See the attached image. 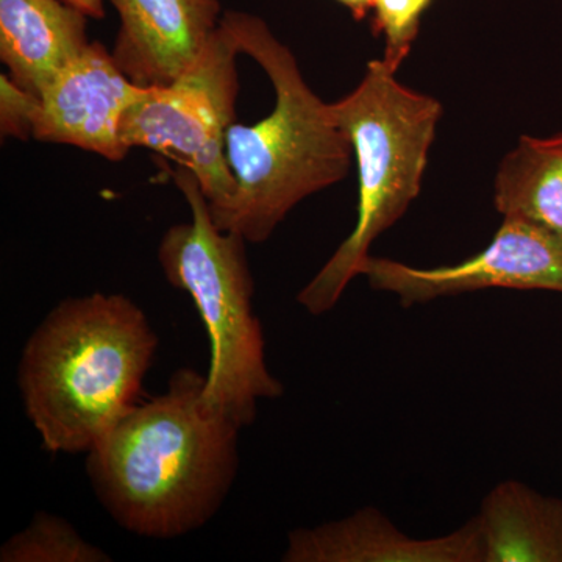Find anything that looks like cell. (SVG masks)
<instances>
[{
    "label": "cell",
    "mask_w": 562,
    "mask_h": 562,
    "mask_svg": "<svg viewBox=\"0 0 562 562\" xmlns=\"http://www.w3.org/2000/svg\"><path fill=\"white\" fill-rule=\"evenodd\" d=\"M203 387L202 373L179 369L168 390L136 403L87 453L92 490L125 531L180 538L224 505L243 428L206 405Z\"/></svg>",
    "instance_id": "cell-1"
},
{
    "label": "cell",
    "mask_w": 562,
    "mask_h": 562,
    "mask_svg": "<svg viewBox=\"0 0 562 562\" xmlns=\"http://www.w3.org/2000/svg\"><path fill=\"white\" fill-rule=\"evenodd\" d=\"M158 349L146 313L122 294L66 299L22 349L18 386L49 453H88L139 402Z\"/></svg>",
    "instance_id": "cell-2"
},
{
    "label": "cell",
    "mask_w": 562,
    "mask_h": 562,
    "mask_svg": "<svg viewBox=\"0 0 562 562\" xmlns=\"http://www.w3.org/2000/svg\"><path fill=\"white\" fill-rule=\"evenodd\" d=\"M221 22L271 80L276 106L257 124L228 127L225 154L236 191L211 216L221 231L262 244L299 203L347 179L353 149L330 103L310 88L295 55L260 16L232 10Z\"/></svg>",
    "instance_id": "cell-3"
},
{
    "label": "cell",
    "mask_w": 562,
    "mask_h": 562,
    "mask_svg": "<svg viewBox=\"0 0 562 562\" xmlns=\"http://www.w3.org/2000/svg\"><path fill=\"white\" fill-rule=\"evenodd\" d=\"M395 74L383 60H373L360 85L330 103L333 120L358 161V217L350 235L297 294L312 316L338 305L350 281L361 276L375 239L419 198L442 105L406 88Z\"/></svg>",
    "instance_id": "cell-4"
},
{
    "label": "cell",
    "mask_w": 562,
    "mask_h": 562,
    "mask_svg": "<svg viewBox=\"0 0 562 562\" xmlns=\"http://www.w3.org/2000/svg\"><path fill=\"white\" fill-rule=\"evenodd\" d=\"M172 179L191 221L162 235L157 258L169 284L188 292L209 335L211 358L203 401L238 427L257 419L258 403L284 394L266 361L261 322L254 312L255 283L247 243L214 224L198 177L179 165Z\"/></svg>",
    "instance_id": "cell-5"
},
{
    "label": "cell",
    "mask_w": 562,
    "mask_h": 562,
    "mask_svg": "<svg viewBox=\"0 0 562 562\" xmlns=\"http://www.w3.org/2000/svg\"><path fill=\"white\" fill-rule=\"evenodd\" d=\"M239 54L221 22L190 69L166 87L146 88L121 121V139L128 149L168 155L195 173L211 213L224 209L236 191L225 136L235 120Z\"/></svg>",
    "instance_id": "cell-6"
},
{
    "label": "cell",
    "mask_w": 562,
    "mask_h": 562,
    "mask_svg": "<svg viewBox=\"0 0 562 562\" xmlns=\"http://www.w3.org/2000/svg\"><path fill=\"white\" fill-rule=\"evenodd\" d=\"M361 276L372 290L394 294L403 308L491 288L562 294V236L508 216L490 246L460 265L420 269L369 255Z\"/></svg>",
    "instance_id": "cell-7"
},
{
    "label": "cell",
    "mask_w": 562,
    "mask_h": 562,
    "mask_svg": "<svg viewBox=\"0 0 562 562\" xmlns=\"http://www.w3.org/2000/svg\"><path fill=\"white\" fill-rule=\"evenodd\" d=\"M144 90L122 72L103 44L91 41L40 95L32 138L122 161L131 150L121 139L122 116Z\"/></svg>",
    "instance_id": "cell-8"
},
{
    "label": "cell",
    "mask_w": 562,
    "mask_h": 562,
    "mask_svg": "<svg viewBox=\"0 0 562 562\" xmlns=\"http://www.w3.org/2000/svg\"><path fill=\"white\" fill-rule=\"evenodd\" d=\"M120 16L114 61L140 88L166 87L201 58L220 29L221 0H109Z\"/></svg>",
    "instance_id": "cell-9"
},
{
    "label": "cell",
    "mask_w": 562,
    "mask_h": 562,
    "mask_svg": "<svg viewBox=\"0 0 562 562\" xmlns=\"http://www.w3.org/2000/svg\"><path fill=\"white\" fill-rule=\"evenodd\" d=\"M283 562H483L479 520L449 535L417 539L375 506L288 535Z\"/></svg>",
    "instance_id": "cell-10"
},
{
    "label": "cell",
    "mask_w": 562,
    "mask_h": 562,
    "mask_svg": "<svg viewBox=\"0 0 562 562\" xmlns=\"http://www.w3.org/2000/svg\"><path fill=\"white\" fill-rule=\"evenodd\" d=\"M90 44L87 14L63 0H0V60L35 98Z\"/></svg>",
    "instance_id": "cell-11"
},
{
    "label": "cell",
    "mask_w": 562,
    "mask_h": 562,
    "mask_svg": "<svg viewBox=\"0 0 562 562\" xmlns=\"http://www.w3.org/2000/svg\"><path fill=\"white\" fill-rule=\"evenodd\" d=\"M479 520L483 562H562V501L517 480L495 484Z\"/></svg>",
    "instance_id": "cell-12"
},
{
    "label": "cell",
    "mask_w": 562,
    "mask_h": 562,
    "mask_svg": "<svg viewBox=\"0 0 562 562\" xmlns=\"http://www.w3.org/2000/svg\"><path fill=\"white\" fill-rule=\"evenodd\" d=\"M494 205L503 217H522L562 236V133L520 136L495 173Z\"/></svg>",
    "instance_id": "cell-13"
},
{
    "label": "cell",
    "mask_w": 562,
    "mask_h": 562,
    "mask_svg": "<svg viewBox=\"0 0 562 562\" xmlns=\"http://www.w3.org/2000/svg\"><path fill=\"white\" fill-rule=\"evenodd\" d=\"M101 547L81 538L72 524L49 513H36L24 530L0 547V562H110Z\"/></svg>",
    "instance_id": "cell-14"
},
{
    "label": "cell",
    "mask_w": 562,
    "mask_h": 562,
    "mask_svg": "<svg viewBox=\"0 0 562 562\" xmlns=\"http://www.w3.org/2000/svg\"><path fill=\"white\" fill-rule=\"evenodd\" d=\"M435 0H373L372 32L383 36V63L397 72L412 54L420 31L422 16Z\"/></svg>",
    "instance_id": "cell-15"
},
{
    "label": "cell",
    "mask_w": 562,
    "mask_h": 562,
    "mask_svg": "<svg viewBox=\"0 0 562 562\" xmlns=\"http://www.w3.org/2000/svg\"><path fill=\"white\" fill-rule=\"evenodd\" d=\"M38 98L21 90L9 76L0 77V132L3 138H32Z\"/></svg>",
    "instance_id": "cell-16"
},
{
    "label": "cell",
    "mask_w": 562,
    "mask_h": 562,
    "mask_svg": "<svg viewBox=\"0 0 562 562\" xmlns=\"http://www.w3.org/2000/svg\"><path fill=\"white\" fill-rule=\"evenodd\" d=\"M63 2L83 11L88 18L102 20L105 16V0H63Z\"/></svg>",
    "instance_id": "cell-17"
},
{
    "label": "cell",
    "mask_w": 562,
    "mask_h": 562,
    "mask_svg": "<svg viewBox=\"0 0 562 562\" xmlns=\"http://www.w3.org/2000/svg\"><path fill=\"white\" fill-rule=\"evenodd\" d=\"M336 2L347 7L350 13L353 14L355 20L361 21L364 20L369 11L372 10L373 0H336Z\"/></svg>",
    "instance_id": "cell-18"
},
{
    "label": "cell",
    "mask_w": 562,
    "mask_h": 562,
    "mask_svg": "<svg viewBox=\"0 0 562 562\" xmlns=\"http://www.w3.org/2000/svg\"><path fill=\"white\" fill-rule=\"evenodd\" d=\"M561 383H562V371H561Z\"/></svg>",
    "instance_id": "cell-19"
}]
</instances>
